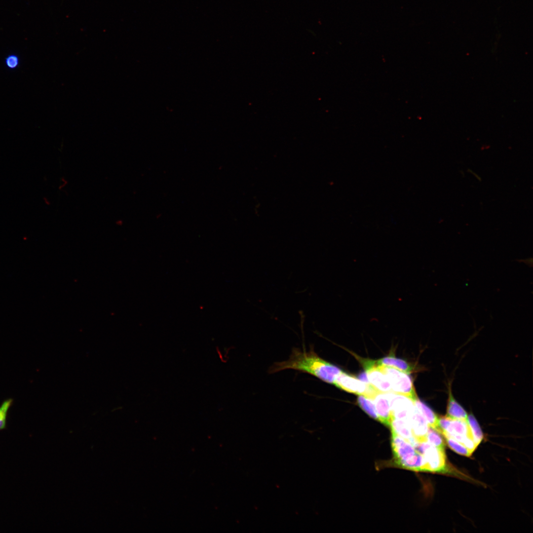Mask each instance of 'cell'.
<instances>
[{
  "label": "cell",
  "instance_id": "cell-1",
  "mask_svg": "<svg viewBox=\"0 0 533 533\" xmlns=\"http://www.w3.org/2000/svg\"><path fill=\"white\" fill-rule=\"evenodd\" d=\"M414 446L416 451L423 457L428 471L457 474L447 465L445 450L439 449L426 441H418Z\"/></svg>",
  "mask_w": 533,
  "mask_h": 533
},
{
  "label": "cell",
  "instance_id": "cell-2",
  "mask_svg": "<svg viewBox=\"0 0 533 533\" xmlns=\"http://www.w3.org/2000/svg\"><path fill=\"white\" fill-rule=\"evenodd\" d=\"M379 365L387 376L392 392L407 396L413 400L417 397L409 374L390 367Z\"/></svg>",
  "mask_w": 533,
  "mask_h": 533
},
{
  "label": "cell",
  "instance_id": "cell-3",
  "mask_svg": "<svg viewBox=\"0 0 533 533\" xmlns=\"http://www.w3.org/2000/svg\"><path fill=\"white\" fill-rule=\"evenodd\" d=\"M334 385L346 391L363 395L370 399L377 391L370 383L343 371L338 377Z\"/></svg>",
  "mask_w": 533,
  "mask_h": 533
},
{
  "label": "cell",
  "instance_id": "cell-4",
  "mask_svg": "<svg viewBox=\"0 0 533 533\" xmlns=\"http://www.w3.org/2000/svg\"><path fill=\"white\" fill-rule=\"evenodd\" d=\"M369 382L378 391L386 393L392 391L390 382L376 361L363 360Z\"/></svg>",
  "mask_w": 533,
  "mask_h": 533
},
{
  "label": "cell",
  "instance_id": "cell-5",
  "mask_svg": "<svg viewBox=\"0 0 533 533\" xmlns=\"http://www.w3.org/2000/svg\"><path fill=\"white\" fill-rule=\"evenodd\" d=\"M385 394L389 401L392 418L408 419L415 407L414 400L392 391Z\"/></svg>",
  "mask_w": 533,
  "mask_h": 533
},
{
  "label": "cell",
  "instance_id": "cell-6",
  "mask_svg": "<svg viewBox=\"0 0 533 533\" xmlns=\"http://www.w3.org/2000/svg\"><path fill=\"white\" fill-rule=\"evenodd\" d=\"M391 444L394 462L397 465L411 458L417 452L410 442L392 432Z\"/></svg>",
  "mask_w": 533,
  "mask_h": 533
},
{
  "label": "cell",
  "instance_id": "cell-7",
  "mask_svg": "<svg viewBox=\"0 0 533 533\" xmlns=\"http://www.w3.org/2000/svg\"><path fill=\"white\" fill-rule=\"evenodd\" d=\"M413 435L418 442L425 441L429 425L425 418L415 406L408 419Z\"/></svg>",
  "mask_w": 533,
  "mask_h": 533
},
{
  "label": "cell",
  "instance_id": "cell-8",
  "mask_svg": "<svg viewBox=\"0 0 533 533\" xmlns=\"http://www.w3.org/2000/svg\"><path fill=\"white\" fill-rule=\"evenodd\" d=\"M371 399L375 405L380 421L389 426L392 416L389 401L385 393L377 390Z\"/></svg>",
  "mask_w": 533,
  "mask_h": 533
},
{
  "label": "cell",
  "instance_id": "cell-9",
  "mask_svg": "<svg viewBox=\"0 0 533 533\" xmlns=\"http://www.w3.org/2000/svg\"><path fill=\"white\" fill-rule=\"evenodd\" d=\"M389 426L391 432L407 440L413 446L418 442L413 435L408 419L392 418Z\"/></svg>",
  "mask_w": 533,
  "mask_h": 533
},
{
  "label": "cell",
  "instance_id": "cell-10",
  "mask_svg": "<svg viewBox=\"0 0 533 533\" xmlns=\"http://www.w3.org/2000/svg\"><path fill=\"white\" fill-rule=\"evenodd\" d=\"M446 416L453 419L462 420H466L468 416L467 413L465 410L453 396L450 386L449 387V397L447 406Z\"/></svg>",
  "mask_w": 533,
  "mask_h": 533
},
{
  "label": "cell",
  "instance_id": "cell-11",
  "mask_svg": "<svg viewBox=\"0 0 533 533\" xmlns=\"http://www.w3.org/2000/svg\"><path fill=\"white\" fill-rule=\"evenodd\" d=\"M415 406L425 418L429 426L437 430L438 416L428 406L421 401L418 396L414 399Z\"/></svg>",
  "mask_w": 533,
  "mask_h": 533
},
{
  "label": "cell",
  "instance_id": "cell-12",
  "mask_svg": "<svg viewBox=\"0 0 533 533\" xmlns=\"http://www.w3.org/2000/svg\"><path fill=\"white\" fill-rule=\"evenodd\" d=\"M376 362L378 365L390 367L408 374L413 371V367L408 362L391 355L378 360Z\"/></svg>",
  "mask_w": 533,
  "mask_h": 533
},
{
  "label": "cell",
  "instance_id": "cell-13",
  "mask_svg": "<svg viewBox=\"0 0 533 533\" xmlns=\"http://www.w3.org/2000/svg\"><path fill=\"white\" fill-rule=\"evenodd\" d=\"M397 465L414 471H428L427 464L423 457L417 452L413 457L400 462Z\"/></svg>",
  "mask_w": 533,
  "mask_h": 533
},
{
  "label": "cell",
  "instance_id": "cell-14",
  "mask_svg": "<svg viewBox=\"0 0 533 533\" xmlns=\"http://www.w3.org/2000/svg\"><path fill=\"white\" fill-rule=\"evenodd\" d=\"M467 421L472 436L473 440L478 446L481 442L483 438V434L481 427L476 418L472 414L468 415Z\"/></svg>",
  "mask_w": 533,
  "mask_h": 533
},
{
  "label": "cell",
  "instance_id": "cell-15",
  "mask_svg": "<svg viewBox=\"0 0 533 533\" xmlns=\"http://www.w3.org/2000/svg\"><path fill=\"white\" fill-rule=\"evenodd\" d=\"M357 402L359 406L369 416L376 420L380 421L375 405L371 399L360 395L358 397Z\"/></svg>",
  "mask_w": 533,
  "mask_h": 533
},
{
  "label": "cell",
  "instance_id": "cell-16",
  "mask_svg": "<svg viewBox=\"0 0 533 533\" xmlns=\"http://www.w3.org/2000/svg\"><path fill=\"white\" fill-rule=\"evenodd\" d=\"M425 441L439 449L445 450V443L442 434L429 426L425 437Z\"/></svg>",
  "mask_w": 533,
  "mask_h": 533
},
{
  "label": "cell",
  "instance_id": "cell-17",
  "mask_svg": "<svg viewBox=\"0 0 533 533\" xmlns=\"http://www.w3.org/2000/svg\"><path fill=\"white\" fill-rule=\"evenodd\" d=\"M444 438L448 446L458 454L469 457L472 454L465 446L454 439L447 437Z\"/></svg>",
  "mask_w": 533,
  "mask_h": 533
},
{
  "label": "cell",
  "instance_id": "cell-18",
  "mask_svg": "<svg viewBox=\"0 0 533 533\" xmlns=\"http://www.w3.org/2000/svg\"><path fill=\"white\" fill-rule=\"evenodd\" d=\"M13 400L8 398L4 400L0 405V430L6 427V419L9 408L13 404Z\"/></svg>",
  "mask_w": 533,
  "mask_h": 533
},
{
  "label": "cell",
  "instance_id": "cell-19",
  "mask_svg": "<svg viewBox=\"0 0 533 533\" xmlns=\"http://www.w3.org/2000/svg\"><path fill=\"white\" fill-rule=\"evenodd\" d=\"M4 62L7 68L10 70H14L18 67L20 61L17 55L10 54L6 57Z\"/></svg>",
  "mask_w": 533,
  "mask_h": 533
},
{
  "label": "cell",
  "instance_id": "cell-20",
  "mask_svg": "<svg viewBox=\"0 0 533 533\" xmlns=\"http://www.w3.org/2000/svg\"><path fill=\"white\" fill-rule=\"evenodd\" d=\"M60 180H61V183L59 185V186L58 187V189H59V190H62L63 189H64L66 187V186L68 185V181L67 179L64 176H62Z\"/></svg>",
  "mask_w": 533,
  "mask_h": 533
},
{
  "label": "cell",
  "instance_id": "cell-21",
  "mask_svg": "<svg viewBox=\"0 0 533 533\" xmlns=\"http://www.w3.org/2000/svg\"><path fill=\"white\" fill-rule=\"evenodd\" d=\"M123 223V221L122 219H118L115 221V224L117 226H122Z\"/></svg>",
  "mask_w": 533,
  "mask_h": 533
},
{
  "label": "cell",
  "instance_id": "cell-22",
  "mask_svg": "<svg viewBox=\"0 0 533 533\" xmlns=\"http://www.w3.org/2000/svg\"><path fill=\"white\" fill-rule=\"evenodd\" d=\"M43 199H44L45 203L46 205H49L50 204V201L48 200V199L47 198L45 197L43 198Z\"/></svg>",
  "mask_w": 533,
  "mask_h": 533
}]
</instances>
